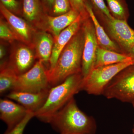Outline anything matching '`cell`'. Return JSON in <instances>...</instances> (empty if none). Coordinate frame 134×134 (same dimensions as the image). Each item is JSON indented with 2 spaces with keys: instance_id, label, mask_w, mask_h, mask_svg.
Masks as SVG:
<instances>
[{
  "instance_id": "cell-1",
  "label": "cell",
  "mask_w": 134,
  "mask_h": 134,
  "mask_svg": "<svg viewBox=\"0 0 134 134\" xmlns=\"http://www.w3.org/2000/svg\"><path fill=\"white\" fill-rule=\"evenodd\" d=\"M84 42L81 26L61 53L54 67L47 70L50 86L61 83L72 75L81 73Z\"/></svg>"
},
{
  "instance_id": "cell-2",
  "label": "cell",
  "mask_w": 134,
  "mask_h": 134,
  "mask_svg": "<svg viewBox=\"0 0 134 134\" xmlns=\"http://www.w3.org/2000/svg\"><path fill=\"white\" fill-rule=\"evenodd\" d=\"M48 123L60 134H95L94 118L80 110L74 97L50 118Z\"/></svg>"
},
{
  "instance_id": "cell-3",
  "label": "cell",
  "mask_w": 134,
  "mask_h": 134,
  "mask_svg": "<svg viewBox=\"0 0 134 134\" xmlns=\"http://www.w3.org/2000/svg\"><path fill=\"white\" fill-rule=\"evenodd\" d=\"M83 77L81 73L72 75L61 83L52 86L45 103L35 113V117L48 123L53 115L60 110L76 93L82 91Z\"/></svg>"
},
{
  "instance_id": "cell-4",
  "label": "cell",
  "mask_w": 134,
  "mask_h": 134,
  "mask_svg": "<svg viewBox=\"0 0 134 134\" xmlns=\"http://www.w3.org/2000/svg\"><path fill=\"white\" fill-rule=\"evenodd\" d=\"M134 63V61L94 68L83 78L82 90L91 95H103L106 86L122 70Z\"/></svg>"
},
{
  "instance_id": "cell-5",
  "label": "cell",
  "mask_w": 134,
  "mask_h": 134,
  "mask_svg": "<svg viewBox=\"0 0 134 134\" xmlns=\"http://www.w3.org/2000/svg\"><path fill=\"white\" fill-rule=\"evenodd\" d=\"M103 95L107 99L115 98L122 102L132 103L134 101V63L112 79Z\"/></svg>"
},
{
  "instance_id": "cell-6",
  "label": "cell",
  "mask_w": 134,
  "mask_h": 134,
  "mask_svg": "<svg viewBox=\"0 0 134 134\" xmlns=\"http://www.w3.org/2000/svg\"><path fill=\"white\" fill-rule=\"evenodd\" d=\"M47 69L38 60L27 72L18 75L11 91L37 93L51 88Z\"/></svg>"
},
{
  "instance_id": "cell-7",
  "label": "cell",
  "mask_w": 134,
  "mask_h": 134,
  "mask_svg": "<svg viewBox=\"0 0 134 134\" xmlns=\"http://www.w3.org/2000/svg\"><path fill=\"white\" fill-rule=\"evenodd\" d=\"M94 13L110 38L117 43L125 54L126 50L134 43V30L126 21L113 17L110 18L98 12Z\"/></svg>"
},
{
  "instance_id": "cell-8",
  "label": "cell",
  "mask_w": 134,
  "mask_h": 134,
  "mask_svg": "<svg viewBox=\"0 0 134 134\" xmlns=\"http://www.w3.org/2000/svg\"><path fill=\"white\" fill-rule=\"evenodd\" d=\"M82 28L84 34L81 74L85 78L94 68L96 52L99 47L93 22L90 16L83 19Z\"/></svg>"
},
{
  "instance_id": "cell-9",
  "label": "cell",
  "mask_w": 134,
  "mask_h": 134,
  "mask_svg": "<svg viewBox=\"0 0 134 134\" xmlns=\"http://www.w3.org/2000/svg\"><path fill=\"white\" fill-rule=\"evenodd\" d=\"M0 10L3 16L14 33L17 40L30 46H32L35 32L28 22L10 12L1 3Z\"/></svg>"
},
{
  "instance_id": "cell-10",
  "label": "cell",
  "mask_w": 134,
  "mask_h": 134,
  "mask_svg": "<svg viewBox=\"0 0 134 134\" xmlns=\"http://www.w3.org/2000/svg\"><path fill=\"white\" fill-rule=\"evenodd\" d=\"M80 15L71 9L66 14L58 16L44 15L37 25L44 28L45 31L52 34L54 38L77 19Z\"/></svg>"
},
{
  "instance_id": "cell-11",
  "label": "cell",
  "mask_w": 134,
  "mask_h": 134,
  "mask_svg": "<svg viewBox=\"0 0 134 134\" xmlns=\"http://www.w3.org/2000/svg\"><path fill=\"white\" fill-rule=\"evenodd\" d=\"M26 108L7 99L0 100V118L7 124L8 130L16 126L29 112Z\"/></svg>"
},
{
  "instance_id": "cell-12",
  "label": "cell",
  "mask_w": 134,
  "mask_h": 134,
  "mask_svg": "<svg viewBox=\"0 0 134 134\" xmlns=\"http://www.w3.org/2000/svg\"><path fill=\"white\" fill-rule=\"evenodd\" d=\"M84 19L85 18L80 15L74 23L63 30L57 37L54 38L52 52L49 62V69L48 70L52 69L54 67L62 50L81 29Z\"/></svg>"
},
{
  "instance_id": "cell-13",
  "label": "cell",
  "mask_w": 134,
  "mask_h": 134,
  "mask_svg": "<svg viewBox=\"0 0 134 134\" xmlns=\"http://www.w3.org/2000/svg\"><path fill=\"white\" fill-rule=\"evenodd\" d=\"M50 89L37 93L11 91L7 97L35 113L45 103Z\"/></svg>"
},
{
  "instance_id": "cell-14",
  "label": "cell",
  "mask_w": 134,
  "mask_h": 134,
  "mask_svg": "<svg viewBox=\"0 0 134 134\" xmlns=\"http://www.w3.org/2000/svg\"><path fill=\"white\" fill-rule=\"evenodd\" d=\"M36 58V54L29 46H21L17 48L11 55L9 63H7L18 75H20L33 66Z\"/></svg>"
},
{
  "instance_id": "cell-15",
  "label": "cell",
  "mask_w": 134,
  "mask_h": 134,
  "mask_svg": "<svg viewBox=\"0 0 134 134\" xmlns=\"http://www.w3.org/2000/svg\"><path fill=\"white\" fill-rule=\"evenodd\" d=\"M54 41L52 35L46 31L35 33L32 41V46L36 50V58L44 65H48L49 67Z\"/></svg>"
},
{
  "instance_id": "cell-16",
  "label": "cell",
  "mask_w": 134,
  "mask_h": 134,
  "mask_svg": "<svg viewBox=\"0 0 134 134\" xmlns=\"http://www.w3.org/2000/svg\"><path fill=\"white\" fill-rule=\"evenodd\" d=\"M85 7L89 16L93 22L99 47L121 53H123L120 47L117 43L110 38L105 30L100 24L93 12L91 4L88 0H86Z\"/></svg>"
},
{
  "instance_id": "cell-17",
  "label": "cell",
  "mask_w": 134,
  "mask_h": 134,
  "mask_svg": "<svg viewBox=\"0 0 134 134\" xmlns=\"http://www.w3.org/2000/svg\"><path fill=\"white\" fill-rule=\"evenodd\" d=\"M134 60L124 53L104 49L99 46L96 54L94 68L132 61Z\"/></svg>"
},
{
  "instance_id": "cell-18",
  "label": "cell",
  "mask_w": 134,
  "mask_h": 134,
  "mask_svg": "<svg viewBox=\"0 0 134 134\" xmlns=\"http://www.w3.org/2000/svg\"><path fill=\"white\" fill-rule=\"evenodd\" d=\"M22 12L27 21L37 25L44 15L40 0H23Z\"/></svg>"
},
{
  "instance_id": "cell-19",
  "label": "cell",
  "mask_w": 134,
  "mask_h": 134,
  "mask_svg": "<svg viewBox=\"0 0 134 134\" xmlns=\"http://www.w3.org/2000/svg\"><path fill=\"white\" fill-rule=\"evenodd\" d=\"M1 66L0 93L2 95L12 90L18 75L7 63H3Z\"/></svg>"
},
{
  "instance_id": "cell-20",
  "label": "cell",
  "mask_w": 134,
  "mask_h": 134,
  "mask_svg": "<svg viewBox=\"0 0 134 134\" xmlns=\"http://www.w3.org/2000/svg\"><path fill=\"white\" fill-rule=\"evenodd\" d=\"M106 1L108 9L114 18L127 21L130 14L126 0H106Z\"/></svg>"
},
{
  "instance_id": "cell-21",
  "label": "cell",
  "mask_w": 134,
  "mask_h": 134,
  "mask_svg": "<svg viewBox=\"0 0 134 134\" xmlns=\"http://www.w3.org/2000/svg\"><path fill=\"white\" fill-rule=\"evenodd\" d=\"M51 9L55 16L66 14L72 9L69 0H54Z\"/></svg>"
},
{
  "instance_id": "cell-22",
  "label": "cell",
  "mask_w": 134,
  "mask_h": 134,
  "mask_svg": "<svg viewBox=\"0 0 134 134\" xmlns=\"http://www.w3.org/2000/svg\"><path fill=\"white\" fill-rule=\"evenodd\" d=\"M0 38L2 40L9 42L17 40L14 33L8 23L1 19L0 21Z\"/></svg>"
},
{
  "instance_id": "cell-23",
  "label": "cell",
  "mask_w": 134,
  "mask_h": 134,
  "mask_svg": "<svg viewBox=\"0 0 134 134\" xmlns=\"http://www.w3.org/2000/svg\"><path fill=\"white\" fill-rule=\"evenodd\" d=\"M35 117V113L29 111L26 116L19 124L10 130H7L4 134H23L26 125L30 120Z\"/></svg>"
},
{
  "instance_id": "cell-24",
  "label": "cell",
  "mask_w": 134,
  "mask_h": 134,
  "mask_svg": "<svg viewBox=\"0 0 134 134\" xmlns=\"http://www.w3.org/2000/svg\"><path fill=\"white\" fill-rule=\"evenodd\" d=\"M91 4L94 12H98L112 18L113 17L104 0H88Z\"/></svg>"
},
{
  "instance_id": "cell-25",
  "label": "cell",
  "mask_w": 134,
  "mask_h": 134,
  "mask_svg": "<svg viewBox=\"0 0 134 134\" xmlns=\"http://www.w3.org/2000/svg\"><path fill=\"white\" fill-rule=\"evenodd\" d=\"M72 9L75 10L83 18L89 16L85 7L86 0H69Z\"/></svg>"
},
{
  "instance_id": "cell-26",
  "label": "cell",
  "mask_w": 134,
  "mask_h": 134,
  "mask_svg": "<svg viewBox=\"0 0 134 134\" xmlns=\"http://www.w3.org/2000/svg\"><path fill=\"white\" fill-rule=\"evenodd\" d=\"M1 3L14 14H18L20 12V5L16 0H1Z\"/></svg>"
},
{
  "instance_id": "cell-27",
  "label": "cell",
  "mask_w": 134,
  "mask_h": 134,
  "mask_svg": "<svg viewBox=\"0 0 134 134\" xmlns=\"http://www.w3.org/2000/svg\"><path fill=\"white\" fill-rule=\"evenodd\" d=\"M125 54L134 60V43L126 50Z\"/></svg>"
},
{
  "instance_id": "cell-28",
  "label": "cell",
  "mask_w": 134,
  "mask_h": 134,
  "mask_svg": "<svg viewBox=\"0 0 134 134\" xmlns=\"http://www.w3.org/2000/svg\"><path fill=\"white\" fill-rule=\"evenodd\" d=\"M6 54V51H5V47L2 45L1 44L0 46V59L1 60L5 57Z\"/></svg>"
},
{
  "instance_id": "cell-29",
  "label": "cell",
  "mask_w": 134,
  "mask_h": 134,
  "mask_svg": "<svg viewBox=\"0 0 134 134\" xmlns=\"http://www.w3.org/2000/svg\"><path fill=\"white\" fill-rule=\"evenodd\" d=\"M44 1L47 6L51 8L54 0H44Z\"/></svg>"
},
{
  "instance_id": "cell-30",
  "label": "cell",
  "mask_w": 134,
  "mask_h": 134,
  "mask_svg": "<svg viewBox=\"0 0 134 134\" xmlns=\"http://www.w3.org/2000/svg\"><path fill=\"white\" fill-rule=\"evenodd\" d=\"M132 105H133V106L134 108V101H133V102L132 103Z\"/></svg>"
},
{
  "instance_id": "cell-31",
  "label": "cell",
  "mask_w": 134,
  "mask_h": 134,
  "mask_svg": "<svg viewBox=\"0 0 134 134\" xmlns=\"http://www.w3.org/2000/svg\"><path fill=\"white\" fill-rule=\"evenodd\" d=\"M133 134H134V125L133 126Z\"/></svg>"
}]
</instances>
